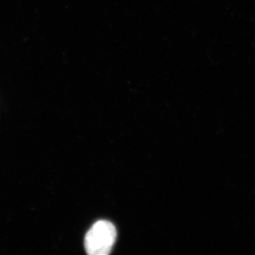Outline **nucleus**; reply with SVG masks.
I'll use <instances>...</instances> for the list:
<instances>
[{
	"label": "nucleus",
	"instance_id": "nucleus-1",
	"mask_svg": "<svg viewBox=\"0 0 255 255\" xmlns=\"http://www.w3.org/2000/svg\"><path fill=\"white\" fill-rule=\"evenodd\" d=\"M117 238L113 224L107 221L96 222L87 231L85 238V248L90 255L110 254Z\"/></svg>",
	"mask_w": 255,
	"mask_h": 255
}]
</instances>
